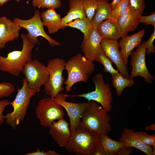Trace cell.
Masks as SVG:
<instances>
[{
  "instance_id": "5",
  "label": "cell",
  "mask_w": 155,
  "mask_h": 155,
  "mask_svg": "<svg viewBox=\"0 0 155 155\" xmlns=\"http://www.w3.org/2000/svg\"><path fill=\"white\" fill-rule=\"evenodd\" d=\"M34 90L28 86V82L25 78L23 80V85L18 91L14 100L10 104L13 108V111H8L5 115V123L12 129H15L24 120L27 108L30 104L32 97L36 94Z\"/></svg>"
},
{
  "instance_id": "40",
  "label": "cell",
  "mask_w": 155,
  "mask_h": 155,
  "mask_svg": "<svg viewBox=\"0 0 155 155\" xmlns=\"http://www.w3.org/2000/svg\"><path fill=\"white\" fill-rule=\"evenodd\" d=\"M144 129L146 131L149 130H155V124L154 123L148 126H146L144 127Z\"/></svg>"
},
{
  "instance_id": "11",
  "label": "cell",
  "mask_w": 155,
  "mask_h": 155,
  "mask_svg": "<svg viewBox=\"0 0 155 155\" xmlns=\"http://www.w3.org/2000/svg\"><path fill=\"white\" fill-rule=\"evenodd\" d=\"M146 52L145 42H143L136 51L131 53L130 64L132 67V70L130 76L134 78L139 76L143 78L146 82L150 84L154 77L150 74L147 67L145 60Z\"/></svg>"
},
{
  "instance_id": "9",
  "label": "cell",
  "mask_w": 155,
  "mask_h": 155,
  "mask_svg": "<svg viewBox=\"0 0 155 155\" xmlns=\"http://www.w3.org/2000/svg\"><path fill=\"white\" fill-rule=\"evenodd\" d=\"M63 107L53 98L45 97L40 100L36 108V115L42 126L49 127L55 120L63 118Z\"/></svg>"
},
{
  "instance_id": "24",
  "label": "cell",
  "mask_w": 155,
  "mask_h": 155,
  "mask_svg": "<svg viewBox=\"0 0 155 155\" xmlns=\"http://www.w3.org/2000/svg\"><path fill=\"white\" fill-rule=\"evenodd\" d=\"M99 144L104 148L106 155H115L119 149L126 146L125 142L113 140L110 138L108 135L104 134L100 135Z\"/></svg>"
},
{
  "instance_id": "32",
  "label": "cell",
  "mask_w": 155,
  "mask_h": 155,
  "mask_svg": "<svg viewBox=\"0 0 155 155\" xmlns=\"http://www.w3.org/2000/svg\"><path fill=\"white\" fill-rule=\"evenodd\" d=\"M15 90L14 86L9 82L0 83V98L9 96Z\"/></svg>"
},
{
  "instance_id": "18",
  "label": "cell",
  "mask_w": 155,
  "mask_h": 155,
  "mask_svg": "<svg viewBox=\"0 0 155 155\" xmlns=\"http://www.w3.org/2000/svg\"><path fill=\"white\" fill-rule=\"evenodd\" d=\"M141 15L132 9L129 3L125 13L118 21L121 30V38L127 35L129 32L134 31L137 28Z\"/></svg>"
},
{
  "instance_id": "28",
  "label": "cell",
  "mask_w": 155,
  "mask_h": 155,
  "mask_svg": "<svg viewBox=\"0 0 155 155\" xmlns=\"http://www.w3.org/2000/svg\"><path fill=\"white\" fill-rule=\"evenodd\" d=\"M129 4V0H121L115 7L111 10L108 18L118 22L119 18L125 13Z\"/></svg>"
},
{
  "instance_id": "7",
  "label": "cell",
  "mask_w": 155,
  "mask_h": 155,
  "mask_svg": "<svg viewBox=\"0 0 155 155\" xmlns=\"http://www.w3.org/2000/svg\"><path fill=\"white\" fill-rule=\"evenodd\" d=\"M66 61L63 59L54 58L49 59L47 67L49 78L43 86L46 94L54 98L58 94L64 90L62 86L65 80L63 76Z\"/></svg>"
},
{
  "instance_id": "38",
  "label": "cell",
  "mask_w": 155,
  "mask_h": 155,
  "mask_svg": "<svg viewBox=\"0 0 155 155\" xmlns=\"http://www.w3.org/2000/svg\"><path fill=\"white\" fill-rule=\"evenodd\" d=\"M133 149V147L125 146L119 149L116 152L115 155H129L132 152Z\"/></svg>"
},
{
  "instance_id": "4",
  "label": "cell",
  "mask_w": 155,
  "mask_h": 155,
  "mask_svg": "<svg viewBox=\"0 0 155 155\" xmlns=\"http://www.w3.org/2000/svg\"><path fill=\"white\" fill-rule=\"evenodd\" d=\"M100 135L79 125L71 132L65 148L77 155H92L99 144Z\"/></svg>"
},
{
  "instance_id": "42",
  "label": "cell",
  "mask_w": 155,
  "mask_h": 155,
  "mask_svg": "<svg viewBox=\"0 0 155 155\" xmlns=\"http://www.w3.org/2000/svg\"><path fill=\"white\" fill-rule=\"evenodd\" d=\"M10 0H0V6H1Z\"/></svg>"
},
{
  "instance_id": "23",
  "label": "cell",
  "mask_w": 155,
  "mask_h": 155,
  "mask_svg": "<svg viewBox=\"0 0 155 155\" xmlns=\"http://www.w3.org/2000/svg\"><path fill=\"white\" fill-rule=\"evenodd\" d=\"M111 10L109 0H99L94 15L91 21L93 28H96L100 22L108 19Z\"/></svg>"
},
{
  "instance_id": "29",
  "label": "cell",
  "mask_w": 155,
  "mask_h": 155,
  "mask_svg": "<svg viewBox=\"0 0 155 155\" xmlns=\"http://www.w3.org/2000/svg\"><path fill=\"white\" fill-rule=\"evenodd\" d=\"M32 5L38 8H53L60 7L62 5L61 0H32Z\"/></svg>"
},
{
  "instance_id": "33",
  "label": "cell",
  "mask_w": 155,
  "mask_h": 155,
  "mask_svg": "<svg viewBox=\"0 0 155 155\" xmlns=\"http://www.w3.org/2000/svg\"><path fill=\"white\" fill-rule=\"evenodd\" d=\"M129 3L133 10L140 15H142L145 7L144 0H129Z\"/></svg>"
},
{
  "instance_id": "43",
  "label": "cell",
  "mask_w": 155,
  "mask_h": 155,
  "mask_svg": "<svg viewBox=\"0 0 155 155\" xmlns=\"http://www.w3.org/2000/svg\"><path fill=\"white\" fill-rule=\"evenodd\" d=\"M16 0L17 2H19V1H20L21 0Z\"/></svg>"
},
{
  "instance_id": "34",
  "label": "cell",
  "mask_w": 155,
  "mask_h": 155,
  "mask_svg": "<svg viewBox=\"0 0 155 155\" xmlns=\"http://www.w3.org/2000/svg\"><path fill=\"white\" fill-rule=\"evenodd\" d=\"M155 38V28L153 32L151 35L148 40L145 42L147 55H149L151 53H155L154 46L153 44V41Z\"/></svg>"
},
{
  "instance_id": "30",
  "label": "cell",
  "mask_w": 155,
  "mask_h": 155,
  "mask_svg": "<svg viewBox=\"0 0 155 155\" xmlns=\"http://www.w3.org/2000/svg\"><path fill=\"white\" fill-rule=\"evenodd\" d=\"M86 18L90 21L94 15L99 0H82Z\"/></svg>"
},
{
  "instance_id": "1",
  "label": "cell",
  "mask_w": 155,
  "mask_h": 155,
  "mask_svg": "<svg viewBox=\"0 0 155 155\" xmlns=\"http://www.w3.org/2000/svg\"><path fill=\"white\" fill-rule=\"evenodd\" d=\"M88 102L79 125L99 135H108L112 130L108 112L94 101Z\"/></svg>"
},
{
  "instance_id": "22",
  "label": "cell",
  "mask_w": 155,
  "mask_h": 155,
  "mask_svg": "<svg viewBox=\"0 0 155 155\" xmlns=\"http://www.w3.org/2000/svg\"><path fill=\"white\" fill-rule=\"evenodd\" d=\"M86 18L82 0H70L69 11L66 15L61 18V29L66 28L67 24L75 19Z\"/></svg>"
},
{
  "instance_id": "37",
  "label": "cell",
  "mask_w": 155,
  "mask_h": 155,
  "mask_svg": "<svg viewBox=\"0 0 155 155\" xmlns=\"http://www.w3.org/2000/svg\"><path fill=\"white\" fill-rule=\"evenodd\" d=\"M11 102L9 100L6 99L0 101V126L5 121V115L3 114L5 108L10 105Z\"/></svg>"
},
{
  "instance_id": "39",
  "label": "cell",
  "mask_w": 155,
  "mask_h": 155,
  "mask_svg": "<svg viewBox=\"0 0 155 155\" xmlns=\"http://www.w3.org/2000/svg\"><path fill=\"white\" fill-rule=\"evenodd\" d=\"M92 155H106V154L104 148L99 144L94 151Z\"/></svg>"
},
{
  "instance_id": "26",
  "label": "cell",
  "mask_w": 155,
  "mask_h": 155,
  "mask_svg": "<svg viewBox=\"0 0 155 155\" xmlns=\"http://www.w3.org/2000/svg\"><path fill=\"white\" fill-rule=\"evenodd\" d=\"M65 26L76 28L82 32L84 35L82 42L87 38L93 28L91 21L86 18L75 19L68 23Z\"/></svg>"
},
{
  "instance_id": "12",
  "label": "cell",
  "mask_w": 155,
  "mask_h": 155,
  "mask_svg": "<svg viewBox=\"0 0 155 155\" xmlns=\"http://www.w3.org/2000/svg\"><path fill=\"white\" fill-rule=\"evenodd\" d=\"M53 98L67 111L69 119L70 131L73 132L79 125L82 115L87 106L88 102L76 103L67 101L62 92Z\"/></svg>"
},
{
  "instance_id": "27",
  "label": "cell",
  "mask_w": 155,
  "mask_h": 155,
  "mask_svg": "<svg viewBox=\"0 0 155 155\" xmlns=\"http://www.w3.org/2000/svg\"><path fill=\"white\" fill-rule=\"evenodd\" d=\"M101 63L104 66L103 71L106 73H109L111 75L118 73V70L113 67L112 62L106 55L102 47L97 54L95 60Z\"/></svg>"
},
{
  "instance_id": "31",
  "label": "cell",
  "mask_w": 155,
  "mask_h": 155,
  "mask_svg": "<svg viewBox=\"0 0 155 155\" xmlns=\"http://www.w3.org/2000/svg\"><path fill=\"white\" fill-rule=\"evenodd\" d=\"M138 132V137L143 143L152 146L155 149V135H149L146 131Z\"/></svg>"
},
{
  "instance_id": "36",
  "label": "cell",
  "mask_w": 155,
  "mask_h": 155,
  "mask_svg": "<svg viewBox=\"0 0 155 155\" xmlns=\"http://www.w3.org/2000/svg\"><path fill=\"white\" fill-rule=\"evenodd\" d=\"M25 155H59L60 154L55 150H49L46 151L42 150L39 148H37L35 151L28 152Z\"/></svg>"
},
{
  "instance_id": "20",
  "label": "cell",
  "mask_w": 155,
  "mask_h": 155,
  "mask_svg": "<svg viewBox=\"0 0 155 155\" xmlns=\"http://www.w3.org/2000/svg\"><path fill=\"white\" fill-rule=\"evenodd\" d=\"M96 28L102 38L118 40L121 37V30L118 22L111 19L103 21Z\"/></svg>"
},
{
  "instance_id": "14",
  "label": "cell",
  "mask_w": 155,
  "mask_h": 155,
  "mask_svg": "<svg viewBox=\"0 0 155 155\" xmlns=\"http://www.w3.org/2000/svg\"><path fill=\"white\" fill-rule=\"evenodd\" d=\"M145 32V30L142 29L133 34L127 35L121 37L118 42L122 60L125 65L128 63V58L133 50L141 45Z\"/></svg>"
},
{
  "instance_id": "17",
  "label": "cell",
  "mask_w": 155,
  "mask_h": 155,
  "mask_svg": "<svg viewBox=\"0 0 155 155\" xmlns=\"http://www.w3.org/2000/svg\"><path fill=\"white\" fill-rule=\"evenodd\" d=\"M69 125L63 118L54 121L49 127L50 134L60 147H65L70 136Z\"/></svg>"
},
{
  "instance_id": "35",
  "label": "cell",
  "mask_w": 155,
  "mask_h": 155,
  "mask_svg": "<svg viewBox=\"0 0 155 155\" xmlns=\"http://www.w3.org/2000/svg\"><path fill=\"white\" fill-rule=\"evenodd\" d=\"M139 23H145L147 25H151L155 28V12L154 11L148 16L141 15L139 18Z\"/></svg>"
},
{
  "instance_id": "16",
  "label": "cell",
  "mask_w": 155,
  "mask_h": 155,
  "mask_svg": "<svg viewBox=\"0 0 155 155\" xmlns=\"http://www.w3.org/2000/svg\"><path fill=\"white\" fill-rule=\"evenodd\" d=\"M21 28L6 17H0V50L4 48L8 42L18 38Z\"/></svg>"
},
{
  "instance_id": "21",
  "label": "cell",
  "mask_w": 155,
  "mask_h": 155,
  "mask_svg": "<svg viewBox=\"0 0 155 155\" xmlns=\"http://www.w3.org/2000/svg\"><path fill=\"white\" fill-rule=\"evenodd\" d=\"M40 15L43 25L47 28L49 34L55 33L61 29V16L56 12L55 9L48 8L41 12Z\"/></svg>"
},
{
  "instance_id": "15",
  "label": "cell",
  "mask_w": 155,
  "mask_h": 155,
  "mask_svg": "<svg viewBox=\"0 0 155 155\" xmlns=\"http://www.w3.org/2000/svg\"><path fill=\"white\" fill-rule=\"evenodd\" d=\"M102 38L96 28H93L81 46L84 56L86 58L92 62L95 61L97 54L102 48L101 42Z\"/></svg>"
},
{
  "instance_id": "41",
  "label": "cell",
  "mask_w": 155,
  "mask_h": 155,
  "mask_svg": "<svg viewBox=\"0 0 155 155\" xmlns=\"http://www.w3.org/2000/svg\"><path fill=\"white\" fill-rule=\"evenodd\" d=\"M121 0H113L110 3H109L112 9H114L116 5Z\"/></svg>"
},
{
  "instance_id": "6",
  "label": "cell",
  "mask_w": 155,
  "mask_h": 155,
  "mask_svg": "<svg viewBox=\"0 0 155 155\" xmlns=\"http://www.w3.org/2000/svg\"><path fill=\"white\" fill-rule=\"evenodd\" d=\"M92 80L95 86L94 90L75 95L64 94L65 96L81 97L87 99L88 101L94 100L100 104L108 112L111 111L113 97L109 84L105 82L103 75L100 73L96 74Z\"/></svg>"
},
{
  "instance_id": "19",
  "label": "cell",
  "mask_w": 155,
  "mask_h": 155,
  "mask_svg": "<svg viewBox=\"0 0 155 155\" xmlns=\"http://www.w3.org/2000/svg\"><path fill=\"white\" fill-rule=\"evenodd\" d=\"M119 141L125 142L126 146L135 148L147 155H152L153 149L141 142L138 137V132H135L134 129L124 128Z\"/></svg>"
},
{
  "instance_id": "13",
  "label": "cell",
  "mask_w": 155,
  "mask_h": 155,
  "mask_svg": "<svg viewBox=\"0 0 155 155\" xmlns=\"http://www.w3.org/2000/svg\"><path fill=\"white\" fill-rule=\"evenodd\" d=\"M101 45L106 55L115 65L119 72L125 78H129V69L122 60L117 40L102 38Z\"/></svg>"
},
{
  "instance_id": "10",
  "label": "cell",
  "mask_w": 155,
  "mask_h": 155,
  "mask_svg": "<svg viewBox=\"0 0 155 155\" xmlns=\"http://www.w3.org/2000/svg\"><path fill=\"white\" fill-rule=\"evenodd\" d=\"M21 72L25 76L28 87L36 93L40 92L41 87L49 80V75L47 66L36 59L28 61Z\"/></svg>"
},
{
  "instance_id": "25",
  "label": "cell",
  "mask_w": 155,
  "mask_h": 155,
  "mask_svg": "<svg viewBox=\"0 0 155 155\" xmlns=\"http://www.w3.org/2000/svg\"><path fill=\"white\" fill-rule=\"evenodd\" d=\"M112 83L115 88L117 94L120 96L126 88L132 86L134 84L133 78H126L120 72L111 75Z\"/></svg>"
},
{
  "instance_id": "2",
  "label": "cell",
  "mask_w": 155,
  "mask_h": 155,
  "mask_svg": "<svg viewBox=\"0 0 155 155\" xmlns=\"http://www.w3.org/2000/svg\"><path fill=\"white\" fill-rule=\"evenodd\" d=\"M65 69L67 71V77L63 83L66 91L68 92L76 83L82 82L87 83L94 71L95 67L93 62L79 53L65 62Z\"/></svg>"
},
{
  "instance_id": "8",
  "label": "cell",
  "mask_w": 155,
  "mask_h": 155,
  "mask_svg": "<svg viewBox=\"0 0 155 155\" xmlns=\"http://www.w3.org/2000/svg\"><path fill=\"white\" fill-rule=\"evenodd\" d=\"M40 15V11L36 10L34 16L30 19L24 20L15 18L12 21L28 31V33L26 35L29 40L35 45L38 42V37L41 36L46 39L52 46L60 45V42L52 38L45 32Z\"/></svg>"
},
{
  "instance_id": "3",
  "label": "cell",
  "mask_w": 155,
  "mask_h": 155,
  "mask_svg": "<svg viewBox=\"0 0 155 155\" xmlns=\"http://www.w3.org/2000/svg\"><path fill=\"white\" fill-rule=\"evenodd\" d=\"M21 35L23 41L21 50L10 52L6 57L0 55V70L16 77L20 75L26 64L32 59V52L35 45L26 34Z\"/></svg>"
}]
</instances>
